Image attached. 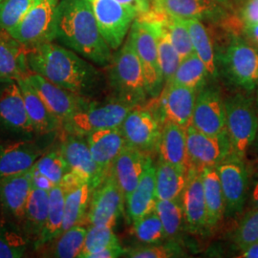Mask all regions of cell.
Instances as JSON below:
<instances>
[{
    "label": "cell",
    "mask_w": 258,
    "mask_h": 258,
    "mask_svg": "<svg viewBox=\"0 0 258 258\" xmlns=\"http://www.w3.org/2000/svg\"><path fill=\"white\" fill-rule=\"evenodd\" d=\"M26 50L32 73L40 75L49 82L85 98L101 91L103 84L102 73L73 50L53 41L29 47Z\"/></svg>",
    "instance_id": "obj_1"
},
{
    "label": "cell",
    "mask_w": 258,
    "mask_h": 258,
    "mask_svg": "<svg viewBox=\"0 0 258 258\" xmlns=\"http://www.w3.org/2000/svg\"><path fill=\"white\" fill-rule=\"evenodd\" d=\"M55 39L99 66H107L110 47L102 37L88 0H60L55 14Z\"/></svg>",
    "instance_id": "obj_2"
},
{
    "label": "cell",
    "mask_w": 258,
    "mask_h": 258,
    "mask_svg": "<svg viewBox=\"0 0 258 258\" xmlns=\"http://www.w3.org/2000/svg\"><path fill=\"white\" fill-rule=\"evenodd\" d=\"M107 66V80L114 98L133 106L147 100L143 68L129 33L124 44L112 55Z\"/></svg>",
    "instance_id": "obj_3"
},
{
    "label": "cell",
    "mask_w": 258,
    "mask_h": 258,
    "mask_svg": "<svg viewBox=\"0 0 258 258\" xmlns=\"http://www.w3.org/2000/svg\"><path fill=\"white\" fill-rule=\"evenodd\" d=\"M217 67L226 79L246 91L258 85V50L246 39L231 32L227 45L216 54Z\"/></svg>",
    "instance_id": "obj_4"
},
{
    "label": "cell",
    "mask_w": 258,
    "mask_h": 258,
    "mask_svg": "<svg viewBox=\"0 0 258 258\" xmlns=\"http://www.w3.org/2000/svg\"><path fill=\"white\" fill-rule=\"evenodd\" d=\"M133 107L114 97L102 103L89 102L66 120L62 128L69 134L86 136L98 130L118 127Z\"/></svg>",
    "instance_id": "obj_5"
},
{
    "label": "cell",
    "mask_w": 258,
    "mask_h": 258,
    "mask_svg": "<svg viewBox=\"0 0 258 258\" xmlns=\"http://www.w3.org/2000/svg\"><path fill=\"white\" fill-rule=\"evenodd\" d=\"M227 134L232 153L244 159L258 134V117L252 102L244 95L236 94L225 101Z\"/></svg>",
    "instance_id": "obj_6"
},
{
    "label": "cell",
    "mask_w": 258,
    "mask_h": 258,
    "mask_svg": "<svg viewBox=\"0 0 258 258\" xmlns=\"http://www.w3.org/2000/svg\"><path fill=\"white\" fill-rule=\"evenodd\" d=\"M129 34L142 64L148 96L158 98L164 89L165 83L159 62L155 32L146 15L135 19Z\"/></svg>",
    "instance_id": "obj_7"
},
{
    "label": "cell",
    "mask_w": 258,
    "mask_h": 258,
    "mask_svg": "<svg viewBox=\"0 0 258 258\" xmlns=\"http://www.w3.org/2000/svg\"><path fill=\"white\" fill-rule=\"evenodd\" d=\"M60 0H37L16 27L8 32L25 48L55 39V14Z\"/></svg>",
    "instance_id": "obj_8"
},
{
    "label": "cell",
    "mask_w": 258,
    "mask_h": 258,
    "mask_svg": "<svg viewBox=\"0 0 258 258\" xmlns=\"http://www.w3.org/2000/svg\"><path fill=\"white\" fill-rule=\"evenodd\" d=\"M97 24L112 50L119 49L137 14L117 0H88Z\"/></svg>",
    "instance_id": "obj_9"
},
{
    "label": "cell",
    "mask_w": 258,
    "mask_h": 258,
    "mask_svg": "<svg viewBox=\"0 0 258 258\" xmlns=\"http://www.w3.org/2000/svg\"><path fill=\"white\" fill-rule=\"evenodd\" d=\"M188 168L202 171L206 167H216L232 153L228 134L208 135L190 124L186 128Z\"/></svg>",
    "instance_id": "obj_10"
},
{
    "label": "cell",
    "mask_w": 258,
    "mask_h": 258,
    "mask_svg": "<svg viewBox=\"0 0 258 258\" xmlns=\"http://www.w3.org/2000/svg\"><path fill=\"white\" fill-rule=\"evenodd\" d=\"M161 122L149 109L134 106L120 125L126 146L150 155L157 150L163 127Z\"/></svg>",
    "instance_id": "obj_11"
},
{
    "label": "cell",
    "mask_w": 258,
    "mask_h": 258,
    "mask_svg": "<svg viewBox=\"0 0 258 258\" xmlns=\"http://www.w3.org/2000/svg\"><path fill=\"white\" fill-rule=\"evenodd\" d=\"M244 159L231 153L216 166L225 199V215L234 216L244 209L248 194V170Z\"/></svg>",
    "instance_id": "obj_12"
},
{
    "label": "cell",
    "mask_w": 258,
    "mask_h": 258,
    "mask_svg": "<svg viewBox=\"0 0 258 258\" xmlns=\"http://www.w3.org/2000/svg\"><path fill=\"white\" fill-rule=\"evenodd\" d=\"M124 203V195L109 171L102 184L93 190L86 222L114 227L123 212Z\"/></svg>",
    "instance_id": "obj_13"
},
{
    "label": "cell",
    "mask_w": 258,
    "mask_h": 258,
    "mask_svg": "<svg viewBox=\"0 0 258 258\" xmlns=\"http://www.w3.org/2000/svg\"><path fill=\"white\" fill-rule=\"evenodd\" d=\"M0 126L27 138L35 134L16 80H0Z\"/></svg>",
    "instance_id": "obj_14"
},
{
    "label": "cell",
    "mask_w": 258,
    "mask_h": 258,
    "mask_svg": "<svg viewBox=\"0 0 258 258\" xmlns=\"http://www.w3.org/2000/svg\"><path fill=\"white\" fill-rule=\"evenodd\" d=\"M26 79L62 125L77 111L90 102L89 98L66 90L40 75L30 73Z\"/></svg>",
    "instance_id": "obj_15"
},
{
    "label": "cell",
    "mask_w": 258,
    "mask_h": 258,
    "mask_svg": "<svg viewBox=\"0 0 258 258\" xmlns=\"http://www.w3.org/2000/svg\"><path fill=\"white\" fill-rule=\"evenodd\" d=\"M191 124L208 135L227 134L225 102L215 86H205L197 93Z\"/></svg>",
    "instance_id": "obj_16"
},
{
    "label": "cell",
    "mask_w": 258,
    "mask_h": 258,
    "mask_svg": "<svg viewBox=\"0 0 258 258\" xmlns=\"http://www.w3.org/2000/svg\"><path fill=\"white\" fill-rule=\"evenodd\" d=\"M59 149L68 165L69 171L87 182L92 190L102 184L107 174L93 159L83 136L68 133L60 144Z\"/></svg>",
    "instance_id": "obj_17"
},
{
    "label": "cell",
    "mask_w": 258,
    "mask_h": 258,
    "mask_svg": "<svg viewBox=\"0 0 258 258\" xmlns=\"http://www.w3.org/2000/svg\"><path fill=\"white\" fill-rule=\"evenodd\" d=\"M32 187V169L0 179V212L19 230Z\"/></svg>",
    "instance_id": "obj_18"
},
{
    "label": "cell",
    "mask_w": 258,
    "mask_h": 258,
    "mask_svg": "<svg viewBox=\"0 0 258 258\" xmlns=\"http://www.w3.org/2000/svg\"><path fill=\"white\" fill-rule=\"evenodd\" d=\"M197 91L175 83H167L159 96L162 122L187 128L192 121Z\"/></svg>",
    "instance_id": "obj_19"
},
{
    "label": "cell",
    "mask_w": 258,
    "mask_h": 258,
    "mask_svg": "<svg viewBox=\"0 0 258 258\" xmlns=\"http://www.w3.org/2000/svg\"><path fill=\"white\" fill-rule=\"evenodd\" d=\"M160 14L182 19H196L220 23L228 18V9L210 0H153Z\"/></svg>",
    "instance_id": "obj_20"
},
{
    "label": "cell",
    "mask_w": 258,
    "mask_h": 258,
    "mask_svg": "<svg viewBox=\"0 0 258 258\" xmlns=\"http://www.w3.org/2000/svg\"><path fill=\"white\" fill-rule=\"evenodd\" d=\"M59 184L64 191V222L62 231H65L86 222L93 190L90 184L71 171L65 174Z\"/></svg>",
    "instance_id": "obj_21"
},
{
    "label": "cell",
    "mask_w": 258,
    "mask_h": 258,
    "mask_svg": "<svg viewBox=\"0 0 258 258\" xmlns=\"http://www.w3.org/2000/svg\"><path fill=\"white\" fill-rule=\"evenodd\" d=\"M180 199L184 221L190 232L200 233L208 230L202 171L192 167L187 169L186 183Z\"/></svg>",
    "instance_id": "obj_22"
},
{
    "label": "cell",
    "mask_w": 258,
    "mask_h": 258,
    "mask_svg": "<svg viewBox=\"0 0 258 258\" xmlns=\"http://www.w3.org/2000/svg\"><path fill=\"white\" fill-rule=\"evenodd\" d=\"M43 151L30 139L0 144V179L31 170Z\"/></svg>",
    "instance_id": "obj_23"
},
{
    "label": "cell",
    "mask_w": 258,
    "mask_h": 258,
    "mask_svg": "<svg viewBox=\"0 0 258 258\" xmlns=\"http://www.w3.org/2000/svg\"><path fill=\"white\" fill-rule=\"evenodd\" d=\"M156 165L148 155L144 173L136 188L125 198L126 212L130 222L137 221L143 216L155 211Z\"/></svg>",
    "instance_id": "obj_24"
},
{
    "label": "cell",
    "mask_w": 258,
    "mask_h": 258,
    "mask_svg": "<svg viewBox=\"0 0 258 258\" xmlns=\"http://www.w3.org/2000/svg\"><path fill=\"white\" fill-rule=\"evenodd\" d=\"M85 140L93 159L108 174L115 160L126 146L121 127L98 130L86 135Z\"/></svg>",
    "instance_id": "obj_25"
},
{
    "label": "cell",
    "mask_w": 258,
    "mask_h": 258,
    "mask_svg": "<svg viewBox=\"0 0 258 258\" xmlns=\"http://www.w3.org/2000/svg\"><path fill=\"white\" fill-rule=\"evenodd\" d=\"M148 154L137 148L125 146L111 167V173L116 179L124 198L138 185L144 173Z\"/></svg>",
    "instance_id": "obj_26"
},
{
    "label": "cell",
    "mask_w": 258,
    "mask_h": 258,
    "mask_svg": "<svg viewBox=\"0 0 258 258\" xmlns=\"http://www.w3.org/2000/svg\"><path fill=\"white\" fill-rule=\"evenodd\" d=\"M18 83L23 95L28 117L33 125L35 134L47 135L62 128L61 122L48 108L46 103L43 102L27 79H20Z\"/></svg>",
    "instance_id": "obj_27"
},
{
    "label": "cell",
    "mask_w": 258,
    "mask_h": 258,
    "mask_svg": "<svg viewBox=\"0 0 258 258\" xmlns=\"http://www.w3.org/2000/svg\"><path fill=\"white\" fill-rule=\"evenodd\" d=\"M32 73L27 60V50L18 40L7 35H0V80L26 78Z\"/></svg>",
    "instance_id": "obj_28"
},
{
    "label": "cell",
    "mask_w": 258,
    "mask_h": 258,
    "mask_svg": "<svg viewBox=\"0 0 258 258\" xmlns=\"http://www.w3.org/2000/svg\"><path fill=\"white\" fill-rule=\"evenodd\" d=\"M157 150L159 159L173 166L188 169L186 129L172 122H164Z\"/></svg>",
    "instance_id": "obj_29"
},
{
    "label": "cell",
    "mask_w": 258,
    "mask_h": 258,
    "mask_svg": "<svg viewBox=\"0 0 258 258\" xmlns=\"http://www.w3.org/2000/svg\"><path fill=\"white\" fill-rule=\"evenodd\" d=\"M49 208V191L33 186L28 198L21 231L34 244L44 228Z\"/></svg>",
    "instance_id": "obj_30"
},
{
    "label": "cell",
    "mask_w": 258,
    "mask_h": 258,
    "mask_svg": "<svg viewBox=\"0 0 258 258\" xmlns=\"http://www.w3.org/2000/svg\"><path fill=\"white\" fill-rule=\"evenodd\" d=\"M146 16L150 20L155 32L160 67L164 83L167 84L171 83L181 62V57L166 33V28L162 21L161 14L156 11H150Z\"/></svg>",
    "instance_id": "obj_31"
},
{
    "label": "cell",
    "mask_w": 258,
    "mask_h": 258,
    "mask_svg": "<svg viewBox=\"0 0 258 258\" xmlns=\"http://www.w3.org/2000/svg\"><path fill=\"white\" fill-rule=\"evenodd\" d=\"M86 231L87 229L83 225H77L37 249L45 257H79L83 250Z\"/></svg>",
    "instance_id": "obj_32"
},
{
    "label": "cell",
    "mask_w": 258,
    "mask_h": 258,
    "mask_svg": "<svg viewBox=\"0 0 258 258\" xmlns=\"http://www.w3.org/2000/svg\"><path fill=\"white\" fill-rule=\"evenodd\" d=\"M186 177L187 169L173 166L159 159L155 177L157 200L180 199L186 183Z\"/></svg>",
    "instance_id": "obj_33"
},
{
    "label": "cell",
    "mask_w": 258,
    "mask_h": 258,
    "mask_svg": "<svg viewBox=\"0 0 258 258\" xmlns=\"http://www.w3.org/2000/svg\"><path fill=\"white\" fill-rule=\"evenodd\" d=\"M182 21L188 30L194 51L203 61L208 70L209 77L212 80L217 79L219 72L217 67L216 54L208 29L199 19H182Z\"/></svg>",
    "instance_id": "obj_34"
},
{
    "label": "cell",
    "mask_w": 258,
    "mask_h": 258,
    "mask_svg": "<svg viewBox=\"0 0 258 258\" xmlns=\"http://www.w3.org/2000/svg\"><path fill=\"white\" fill-rule=\"evenodd\" d=\"M202 178L207 207L208 229H212L215 228L225 215V199L216 167L204 168Z\"/></svg>",
    "instance_id": "obj_35"
},
{
    "label": "cell",
    "mask_w": 258,
    "mask_h": 258,
    "mask_svg": "<svg viewBox=\"0 0 258 258\" xmlns=\"http://www.w3.org/2000/svg\"><path fill=\"white\" fill-rule=\"evenodd\" d=\"M64 222V191L60 184L55 185L49 191V208L46 222L37 242L35 249L54 239L62 232Z\"/></svg>",
    "instance_id": "obj_36"
},
{
    "label": "cell",
    "mask_w": 258,
    "mask_h": 258,
    "mask_svg": "<svg viewBox=\"0 0 258 258\" xmlns=\"http://www.w3.org/2000/svg\"><path fill=\"white\" fill-rule=\"evenodd\" d=\"M208 78L210 77L203 61L194 53L181 60L171 83L191 88L198 93L207 85Z\"/></svg>",
    "instance_id": "obj_37"
},
{
    "label": "cell",
    "mask_w": 258,
    "mask_h": 258,
    "mask_svg": "<svg viewBox=\"0 0 258 258\" xmlns=\"http://www.w3.org/2000/svg\"><path fill=\"white\" fill-rule=\"evenodd\" d=\"M120 241L113 231V227L104 225H89L86 231L83 250L80 258H90L91 255L110 247L119 244Z\"/></svg>",
    "instance_id": "obj_38"
},
{
    "label": "cell",
    "mask_w": 258,
    "mask_h": 258,
    "mask_svg": "<svg viewBox=\"0 0 258 258\" xmlns=\"http://www.w3.org/2000/svg\"><path fill=\"white\" fill-rule=\"evenodd\" d=\"M161 18L169 39L180 55L181 60L195 53L190 35L182 19L164 14H161Z\"/></svg>",
    "instance_id": "obj_39"
},
{
    "label": "cell",
    "mask_w": 258,
    "mask_h": 258,
    "mask_svg": "<svg viewBox=\"0 0 258 258\" xmlns=\"http://www.w3.org/2000/svg\"><path fill=\"white\" fill-rule=\"evenodd\" d=\"M155 212L163 224L166 238L175 237L180 232L184 218L183 208L180 199L157 200Z\"/></svg>",
    "instance_id": "obj_40"
},
{
    "label": "cell",
    "mask_w": 258,
    "mask_h": 258,
    "mask_svg": "<svg viewBox=\"0 0 258 258\" xmlns=\"http://www.w3.org/2000/svg\"><path fill=\"white\" fill-rule=\"evenodd\" d=\"M29 240L16 226L0 225V258L24 256Z\"/></svg>",
    "instance_id": "obj_41"
},
{
    "label": "cell",
    "mask_w": 258,
    "mask_h": 258,
    "mask_svg": "<svg viewBox=\"0 0 258 258\" xmlns=\"http://www.w3.org/2000/svg\"><path fill=\"white\" fill-rule=\"evenodd\" d=\"M34 167L49 178L55 185L61 183L65 174L69 171L68 165L59 148L51 149L43 153L38 158Z\"/></svg>",
    "instance_id": "obj_42"
},
{
    "label": "cell",
    "mask_w": 258,
    "mask_h": 258,
    "mask_svg": "<svg viewBox=\"0 0 258 258\" xmlns=\"http://www.w3.org/2000/svg\"><path fill=\"white\" fill-rule=\"evenodd\" d=\"M132 224L134 233L141 242L146 244H158L166 238L163 224L155 211L143 216Z\"/></svg>",
    "instance_id": "obj_43"
},
{
    "label": "cell",
    "mask_w": 258,
    "mask_h": 258,
    "mask_svg": "<svg viewBox=\"0 0 258 258\" xmlns=\"http://www.w3.org/2000/svg\"><path fill=\"white\" fill-rule=\"evenodd\" d=\"M37 0H4L0 3V29L8 33L16 27Z\"/></svg>",
    "instance_id": "obj_44"
},
{
    "label": "cell",
    "mask_w": 258,
    "mask_h": 258,
    "mask_svg": "<svg viewBox=\"0 0 258 258\" xmlns=\"http://www.w3.org/2000/svg\"><path fill=\"white\" fill-rule=\"evenodd\" d=\"M233 241L240 249L258 242V209H252L244 215L234 231Z\"/></svg>",
    "instance_id": "obj_45"
},
{
    "label": "cell",
    "mask_w": 258,
    "mask_h": 258,
    "mask_svg": "<svg viewBox=\"0 0 258 258\" xmlns=\"http://www.w3.org/2000/svg\"><path fill=\"white\" fill-rule=\"evenodd\" d=\"M180 249L172 244H148L147 247L135 248L126 251L128 257L132 258H168L178 256Z\"/></svg>",
    "instance_id": "obj_46"
},
{
    "label": "cell",
    "mask_w": 258,
    "mask_h": 258,
    "mask_svg": "<svg viewBox=\"0 0 258 258\" xmlns=\"http://www.w3.org/2000/svg\"><path fill=\"white\" fill-rule=\"evenodd\" d=\"M240 19L245 26L258 23V0H246L240 7Z\"/></svg>",
    "instance_id": "obj_47"
},
{
    "label": "cell",
    "mask_w": 258,
    "mask_h": 258,
    "mask_svg": "<svg viewBox=\"0 0 258 258\" xmlns=\"http://www.w3.org/2000/svg\"><path fill=\"white\" fill-rule=\"evenodd\" d=\"M123 6L134 11L137 15L144 16L150 12V0H117Z\"/></svg>",
    "instance_id": "obj_48"
},
{
    "label": "cell",
    "mask_w": 258,
    "mask_h": 258,
    "mask_svg": "<svg viewBox=\"0 0 258 258\" xmlns=\"http://www.w3.org/2000/svg\"><path fill=\"white\" fill-rule=\"evenodd\" d=\"M32 182L33 186L47 191H50L55 185L49 178L40 173L34 166L32 167Z\"/></svg>",
    "instance_id": "obj_49"
},
{
    "label": "cell",
    "mask_w": 258,
    "mask_h": 258,
    "mask_svg": "<svg viewBox=\"0 0 258 258\" xmlns=\"http://www.w3.org/2000/svg\"><path fill=\"white\" fill-rule=\"evenodd\" d=\"M126 249L120 246V243L116 245H112L105 249H102L91 255L90 258H116L120 257L123 253H126Z\"/></svg>",
    "instance_id": "obj_50"
},
{
    "label": "cell",
    "mask_w": 258,
    "mask_h": 258,
    "mask_svg": "<svg viewBox=\"0 0 258 258\" xmlns=\"http://www.w3.org/2000/svg\"><path fill=\"white\" fill-rule=\"evenodd\" d=\"M243 32L245 36L248 37L252 43H255L258 45V23L254 25H249L243 28Z\"/></svg>",
    "instance_id": "obj_51"
},
{
    "label": "cell",
    "mask_w": 258,
    "mask_h": 258,
    "mask_svg": "<svg viewBox=\"0 0 258 258\" xmlns=\"http://www.w3.org/2000/svg\"><path fill=\"white\" fill-rule=\"evenodd\" d=\"M240 257L258 258V242L241 249Z\"/></svg>",
    "instance_id": "obj_52"
},
{
    "label": "cell",
    "mask_w": 258,
    "mask_h": 258,
    "mask_svg": "<svg viewBox=\"0 0 258 258\" xmlns=\"http://www.w3.org/2000/svg\"><path fill=\"white\" fill-rule=\"evenodd\" d=\"M249 204L252 209H258V179L254 180L251 184L249 192Z\"/></svg>",
    "instance_id": "obj_53"
},
{
    "label": "cell",
    "mask_w": 258,
    "mask_h": 258,
    "mask_svg": "<svg viewBox=\"0 0 258 258\" xmlns=\"http://www.w3.org/2000/svg\"><path fill=\"white\" fill-rule=\"evenodd\" d=\"M214 3H217L219 5H221L223 7H225L226 9L231 10L235 8L234 5V0H210Z\"/></svg>",
    "instance_id": "obj_54"
},
{
    "label": "cell",
    "mask_w": 258,
    "mask_h": 258,
    "mask_svg": "<svg viewBox=\"0 0 258 258\" xmlns=\"http://www.w3.org/2000/svg\"><path fill=\"white\" fill-rule=\"evenodd\" d=\"M246 0H234V5H235V7H238V6H242V4L245 2Z\"/></svg>",
    "instance_id": "obj_55"
},
{
    "label": "cell",
    "mask_w": 258,
    "mask_h": 258,
    "mask_svg": "<svg viewBox=\"0 0 258 258\" xmlns=\"http://www.w3.org/2000/svg\"><path fill=\"white\" fill-rule=\"evenodd\" d=\"M255 148H256V151H257V156H258V134L257 136H256V139H255ZM257 178H258V171H257Z\"/></svg>",
    "instance_id": "obj_56"
},
{
    "label": "cell",
    "mask_w": 258,
    "mask_h": 258,
    "mask_svg": "<svg viewBox=\"0 0 258 258\" xmlns=\"http://www.w3.org/2000/svg\"><path fill=\"white\" fill-rule=\"evenodd\" d=\"M258 87V85H257ZM256 104H257V108H258V89H257V97H256Z\"/></svg>",
    "instance_id": "obj_57"
},
{
    "label": "cell",
    "mask_w": 258,
    "mask_h": 258,
    "mask_svg": "<svg viewBox=\"0 0 258 258\" xmlns=\"http://www.w3.org/2000/svg\"><path fill=\"white\" fill-rule=\"evenodd\" d=\"M3 1H4V0H0V3H2V2H3Z\"/></svg>",
    "instance_id": "obj_58"
}]
</instances>
